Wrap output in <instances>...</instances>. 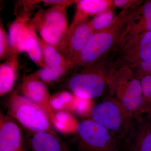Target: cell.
Wrapping results in <instances>:
<instances>
[{"label": "cell", "mask_w": 151, "mask_h": 151, "mask_svg": "<svg viewBox=\"0 0 151 151\" xmlns=\"http://www.w3.org/2000/svg\"><path fill=\"white\" fill-rule=\"evenodd\" d=\"M142 2V1L114 0L113 1V6L124 9L138 5Z\"/></svg>", "instance_id": "484cf974"}, {"label": "cell", "mask_w": 151, "mask_h": 151, "mask_svg": "<svg viewBox=\"0 0 151 151\" xmlns=\"http://www.w3.org/2000/svg\"><path fill=\"white\" fill-rule=\"evenodd\" d=\"M21 127L13 119L0 114V151H27Z\"/></svg>", "instance_id": "7c38bea8"}, {"label": "cell", "mask_w": 151, "mask_h": 151, "mask_svg": "<svg viewBox=\"0 0 151 151\" xmlns=\"http://www.w3.org/2000/svg\"><path fill=\"white\" fill-rule=\"evenodd\" d=\"M132 69L136 77L140 80L145 76L151 75V60Z\"/></svg>", "instance_id": "d4e9b609"}, {"label": "cell", "mask_w": 151, "mask_h": 151, "mask_svg": "<svg viewBox=\"0 0 151 151\" xmlns=\"http://www.w3.org/2000/svg\"><path fill=\"white\" fill-rule=\"evenodd\" d=\"M124 149L127 151H151V118L145 116L136 120Z\"/></svg>", "instance_id": "9a60e30c"}, {"label": "cell", "mask_w": 151, "mask_h": 151, "mask_svg": "<svg viewBox=\"0 0 151 151\" xmlns=\"http://www.w3.org/2000/svg\"><path fill=\"white\" fill-rule=\"evenodd\" d=\"M76 1H68V0H44L41 1L45 6L52 7L57 6H69L73 4H75Z\"/></svg>", "instance_id": "4316f807"}, {"label": "cell", "mask_w": 151, "mask_h": 151, "mask_svg": "<svg viewBox=\"0 0 151 151\" xmlns=\"http://www.w3.org/2000/svg\"><path fill=\"white\" fill-rule=\"evenodd\" d=\"M140 5L123 9L108 26L94 33L73 60L71 70L89 66L113 52L124 32L131 14Z\"/></svg>", "instance_id": "7a4b0ae2"}, {"label": "cell", "mask_w": 151, "mask_h": 151, "mask_svg": "<svg viewBox=\"0 0 151 151\" xmlns=\"http://www.w3.org/2000/svg\"><path fill=\"white\" fill-rule=\"evenodd\" d=\"M73 135L78 151H122L124 148L119 139L92 119L78 123Z\"/></svg>", "instance_id": "8992f818"}, {"label": "cell", "mask_w": 151, "mask_h": 151, "mask_svg": "<svg viewBox=\"0 0 151 151\" xmlns=\"http://www.w3.org/2000/svg\"><path fill=\"white\" fill-rule=\"evenodd\" d=\"M115 55L111 52L92 65L77 69L68 78L67 89L83 99L92 100L102 96L117 68Z\"/></svg>", "instance_id": "6da1fadb"}, {"label": "cell", "mask_w": 151, "mask_h": 151, "mask_svg": "<svg viewBox=\"0 0 151 151\" xmlns=\"http://www.w3.org/2000/svg\"><path fill=\"white\" fill-rule=\"evenodd\" d=\"M9 43L8 35L1 21L0 22V60H6L12 53Z\"/></svg>", "instance_id": "cb8c5ba5"}, {"label": "cell", "mask_w": 151, "mask_h": 151, "mask_svg": "<svg viewBox=\"0 0 151 151\" xmlns=\"http://www.w3.org/2000/svg\"><path fill=\"white\" fill-rule=\"evenodd\" d=\"M76 10L72 23L88 21L91 16L99 14L113 6V1L79 0L76 1Z\"/></svg>", "instance_id": "2e32d148"}, {"label": "cell", "mask_w": 151, "mask_h": 151, "mask_svg": "<svg viewBox=\"0 0 151 151\" xmlns=\"http://www.w3.org/2000/svg\"><path fill=\"white\" fill-rule=\"evenodd\" d=\"M108 93L116 99L135 120L144 117L140 80L129 68H117L108 87Z\"/></svg>", "instance_id": "3957f363"}, {"label": "cell", "mask_w": 151, "mask_h": 151, "mask_svg": "<svg viewBox=\"0 0 151 151\" xmlns=\"http://www.w3.org/2000/svg\"><path fill=\"white\" fill-rule=\"evenodd\" d=\"M29 16L20 15L9 28V43L12 51L18 53L26 52L27 45L30 40L37 36L30 23Z\"/></svg>", "instance_id": "4fadbf2b"}, {"label": "cell", "mask_w": 151, "mask_h": 151, "mask_svg": "<svg viewBox=\"0 0 151 151\" xmlns=\"http://www.w3.org/2000/svg\"><path fill=\"white\" fill-rule=\"evenodd\" d=\"M18 54L13 52L0 65V95L1 97L10 92L14 86L18 68Z\"/></svg>", "instance_id": "e0dca14e"}, {"label": "cell", "mask_w": 151, "mask_h": 151, "mask_svg": "<svg viewBox=\"0 0 151 151\" xmlns=\"http://www.w3.org/2000/svg\"><path fill=\"white\" fill-rule=\"evenodd\" d=\"M68 6L40 9L30 19V23L40 37L58 47L68 30L66 9Z\"/></svg>", "instance_id": "52a82bcc"}, {"label": "cell", "mask_w": 151, "mask_h": 151, "mask_svg": "<svg viewBox=\"0 0 151 151\" xmlns=\"http://www.w3.org/2000/svg\"><path fill=\"white\" fill-rule=\"evenodd\" d=\"M140 81L144 116L151 118V75L145 76Z\"/></svg>", "instance_id": "7402d4cb"}, {"label": "cell", "mask_w": 151, "mask_h": 151, "mask_svg": "<svg viewBox=\"0 0 151 151\" xmlns=\"http://www.w3.org/2000/svg\"><path fill=\"white\" fill-rule=\"evenodd\" d=\"M115 17L112 9H109L89 20V24L94 33L108 26Z\"/></svg>", "instance_id": "44dd1931"}, {"label": "cell", "mask_w": 151, "mask_h": 151, "mask_svg": "<svg viewBox=\"0 0 151 151\" xmlns=\"http://www.w3.org/2000/svg\"><path fill=\"white\" fill-rule=\"evenodd\" d=\"M114 53L117 68L126 66L133 69L151 60V32L133 38Z\"/></svg>", "instance_id": "ba28073f"}, {"label": "cell", "mask_w": 151, "mask_h": 151, "mask_svg": "<svg viewBox=\"0 0 151 151\" xmlns=\"http://www.w3.org/2000/svg\"><path fill=\"white\" fill-rule=\"evenodd\" d=\"M90 115L92 120L111 132L124 147L136 120L115 98L108 93L100 103L93 106Z\"/></svg>", "instance_id": "277c9868"}, {"label": "cell", "mask_w": 151, "mask_h": 151, "mask_svg": "<svg viewBox=\"0 0 151 151\" xmlns=\"http://www.w3.org/2000/svg\"><path fill=\"white\" fill-rule=\"evenodd\" d=\"M70 69L68 66L58 68H40L32 73L31 75L39 79L45 84H49L55 83L65 75Z\"/></svg>", "instance_id": "d6986e66"}, {"label": "cell", "mask_w": 151, "mask_h": 151, "mask_svg": "<svg viewBox=\"0 0 151 151\" xmlns=\"http://www.w3.org/2000/svg\"><path fill=\"white\" fill-rule=\"evenodd\" d=\"M21 127L24 141L31 151H70L58 134L30 132Z\"/></svg>", "instance_id": "5bb4252c"}, {"label": "cell", "mask_w": 151, "mask_h": 151, "mask_svg": "<svg viewBox=\"0 0 151 151\" xmlns=\"http://www.w3.org/2000/svg\"><path fill=\"white\" fill-rule=\"evenodd\" d=\"M7 108L8 115L26 130L57 134L45 111L17 90H14L11 93L7 103Z\"/></svg>", "instance_id": "5b68a950"}, {"label": "cell", "mask_w": 151, "mask_h": 151, "mask_svg": "<svg viewBox=\"0 0 151 151\" xmlns=\"http://www.w3.org/2000/svg\"><path fill=\"white\" fill-rule=\"evenodd\" d=\"M75 95L67 91H63L50 96V101L52 108L55 110H62L68 108V105L73 103Z\"/></svg>", "instance_id": "603a6c76"}, {"label": "cell", "mask_w": 151, "mask_h": 151, "mask_svg": "<svg viewBox=\"0 0 151 151\" xmlns=\"http://www.w3.org/2000/svg\"><path fill=\"white\" fill-rule=\"evenodd\" d=\"M38 40L42 50L45 62L47 67L53 68L65 66L69 67L57 47L47 43L40 37H38Z\"/></svg>", "instance_id": "ac0fdd59"}, {"label": "cell", "mask_w": 151, "mask_h": 151, "mask_svg": "<svg viewBox=\"0 0 151 151\" xmlns=\"http://www.w3.org/2000/svg\"><path fill=\"white\" fill-rule=\"evenodd\" d=\"M38 37L30 40L27 45V51L30 59L40 68H47L45 62L41 47L38 40Z\"/></svg>", "instance_id": "ffe728a7"}, {"label": "cell", "mask_w": 151, "mask_h": 151, "mask_svg": "<svg viewBox=\"0 0 151 151\" xmlns=\"http://www.w3.org/2000/svg\"><path fill=\"white\" fill-rule=\"evenodd\" d=\"M21 94L28 97L45 111L53 127L57 124V113L50 104L49 90L46 84L31 74L25 76L19 87Z\"/></svg>", "instance_id": "8fae6325"}, {"label": "cell", "mask_w": 151, "mask_h": 151, "mask_svg": "<svg viewBox=\"0 0 151 151\" xmlns=\"http://www.w3.org/2000/svg\"><path fill=\"white\" fill-rule=\"evenodd\" d=\"M146 32H151V0L143 2L131 14L115 51L133 38Z\"/></svg>", "instance_id": "30bf717a"}, {"label": "cell", "mask_w": 151, "mask_h": 151, "mask_svg": "<svg viewBox=\"0 0 151 151\" xmlns=\"http://www.w3.org/2000/svg\"><path fill=\"white\" fill-rule=\"evenodd\" d=\"M94 33L89 20L71 23L68 27L58 48L71 70L70 66L73 60Z\"/></svg>", "instance_id": "9c48e42d"}]
</instances>
